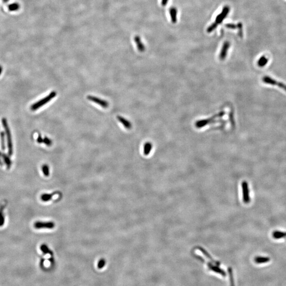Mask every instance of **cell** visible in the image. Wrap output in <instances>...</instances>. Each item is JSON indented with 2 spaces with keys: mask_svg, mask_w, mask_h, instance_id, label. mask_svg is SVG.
Listing matches in <instances>:
<instances>
[{
  "mask_svg": "<svg viewBox=\"0 0 286 286\" xmlns=\"http://www.w3.org/2000/svg\"><path fill=\"white\" fill-rule=\"evenodd\" d=\"M229 12V7L227 6L224 7L222 12L220 13V14H218L216 17L215 22L212 24L211 26L209 27L208 28H207V32L211 33V32L214 31L217 28L218 25L219 24H221L222 21L226 18V17H227Z\"/></svg>",
  "mask_w": 286,
  "mask_h": 286,
  "instance_id": "1",
  "label": "cell"
},
{
  "mask_svg": "<svg viewBox=\"0 0 286 286\" xmlns=\"http://www.w3.org/2000/svg\"><path fill=\"white\" fill-rule=\"evenodd\" d=\"M3 126L4 129L5 134L7 136V147H8V154L9 156H11L13 153V144H12V137L11 134L10 130L9 127L7 124V120L5 118H3L2 119Z\"/></svg>",
  "mask_w": 286,
  "mask_h": 286,
  "instance_id": "2",
  "label": "cell"
},
{
  "mask_svg": "<svg viewBox=\"0 0 286 286\" xmlns=\"http://www.w3.org/2000/svg\"><path fill=\"white\" fill-rule=\"evenodd\" d=\"M56 95H57V93H56V92H55V91H52V92L50 93V95L47 96H46L44 98H43L42 99L40 100L39 101L36 102L35 103H33L31 106V110L35 111L36 110L39 109L40 108L42 107L43 106H44L45 104L47 103L48 102H49L51 100H52L56 96Z\"/></svg>",
  "mask_w": 286,
  "mask_h": 286,
  "instance_id": "3",
  "label": "cell"
},
{
  "mask_svg": "<svg viewBox=\"0 0 286 286\" xmlns=\"http://www.w3.org/2000/svg\"><path fill=\"white\" fill-rule=\"evenodd\" d=\"M224 115L225 112L221 111L220 112H219L218 114H216L215 115H214L211 118L206 119H203V120H201L197 121L195 123V126L197 128H201L205 127L206 126L208 125L210 123H212L214 121H215L216 119L219 118V117H222Z\"/></svg>",
  "mask_w": 286,
  "mask_h": 286,
  "instance_id": "4",
  "label": "cell"
},
{
  "mask_svg": "<svg viewBox=\"0 0 286 286\" xmlns=\"http://www.w3.org/2000/svg\"><path fill=\"white\" fill-rule=\"evenodd\" d=\"M262 80L263 82H264L265 84L277 86L286 92V84L280 82H278L277 80L272 78H270L269 76H265L263 78Z\"/></svg>",
  "mask_w": 286,
  "mask_h": 286,
  "instance_id": "5",
  "label": "cell"
},
{
  "mask_svg": "<svg viewBox=\"0 0 286 286\" xmlns=\"http://www.w3.org/2000/svg\"><path fill=\"white\" fill-rule=\"evenodd\" d=\"M55 224L52 222H40L38 221L35 222L33 225L34 227L36 229H41V228H48L52 229L54 228Z\"/></svg>",
  "mask_w": 286,
  "mask_h": 286,
  "instance_id": "6",
  "label": "cell"
},
{
  "mask_svg": "<svg viewBox=\"0 0 286 286\" xmlns=\"http://www.w3.org/2000/svg\"><path fill=\"white\" fill-rule=\"evenodd\" d=\"M87 99L90 101L95 102L97 104H99L100 106L103 108H107L109 106V103L104 100L100 99L99 98L92 96V95H88L87 96Z\"/></svg>",
  "mask_w": 286,
  "mask_h": 286,
  "instance_id": "7",
  "label": "cell"
},
{
  "mask_svg": "<svg viewBox=\"0 0 286 286\" xmlns=\"http://www.w3.org/2000/svg\"><path fill=\"white\" fill-rule=\"evenodd\" d=\"M242 190H243V200L244 202L248 203L250 201V197L249 194L248 184L246 181H243L242 184Z\"/></svg>",
  "mask_w": 286,
  "mask_h": 286,
  "instance_id": "8",
  "label": "cell"
},
{
  "mask_svg": "<svg viewBox=\"0 0 286 286\" xmlns=\"http://www.w3.org/2000/svg\"><path fill=\"white\" fill-rule=\"evenodd\" d=\"M231 46V44L229 41H225L224 44L222 45V50H220V54L219 55V58L220 61H224L225 59L227 56L228 50H229Z\"/></svg>",
  "mask_w": 286,
  "mask_h": 286,
  "instance_id": "9",
  "label": "cell"
},
{
  "mask_svg": "<svg viewBox=\"0 0 286 286\" xmlns=\"http://www.w3.org/2000/svg\"><path fill=\"white\" fill-rule=\"evenodd\" d=\"M117 118L120 122L121 124L123 125L125 128L127 129H130L132 128V124L131 123L130 121L126 119L125 118L121 116H117Z\"/></svg>",
  "mask_w": 286,
  "mask_h": 286,
  "instance_id": "10",
  "label": "cell"
},
{
  "mask_svg": "<svg viewBox=\"0 0 286 286\" xmlns=\"http://www.w3.org/2000/svg\"><path fill=\"white\" fill-rule=\"evenodd\" d=\"M208 266L209 269L211 270H213V271L214 272H217L219 274H222L223 277H225L226 276V273L225 272V271H224L222 270L220 268H219V267H218L217 266H215L214 265H212L211 263H208Z\"/></svg>",
  "mask_w": 286,
  "mask_h": 286,
  "instance_id": "11",
  "label": "cell"
},
{
  "mask_svg": "<svg viewBox=\"0 0 286 286\" xmlns=\"http://www.w3.org/2000/svg\"><path fill=\"white\" fill-rule=\"evenodd\" d=\"M169 12L172 23L175 24L177 21V10L175 7H171L169 10Z\"/></svg>",
  "mask_w": 286,
  "mask_h": 286,
  "instance_id": "12",
  "label": "cell"
},
{
  "mask_svg": "<svg viewBox=\"0 0 286 286\" xmlns=\"http://www.w3.org/2000/svg\"><path fill=\"white\" fill-rule=\"evenodd\" d=\"M1 157L3 159L4 162L5 164L7 166V169H9L10 168H11V165H12V162H11V160L10 159L9 155H7V154L2 153Z\"/></svg>",
  "mask_w": 286,
  "mask_h": 286,
  "instance_id": "13",
  "label": "cell"
},
{
  "mask_svg": "<svg viewBox=\"0 0 286 286\" xmlns=\"http://www.w3.org/2000/svg\"><path fill=\"white\" fill-rule=\"evenodd\" d=\"M152 144L150 142H146L144 145V154L145 155H149L152 149Z\"/></svg>",
  "mask_w": 286,
  "mask_h": 286,
  "instance_id": "14",
  "label": "cell"
},
{
  "mask_svg": "<svg viewBox=\"0 0 286 286\" xmlns=\"http://www.w3.org/2000/svg\"><path fill=\"white\" fill-rule=\"evenodd\" d=\"M4 209L5 206L4 205L0 206V227L3 226L5 223Z\"/></svg>",
  "mask_w": 286,
  "mask_h": 286,
  "instance_id": "15",
  "label": "cell"
},
{
  "mask_svg": "<svg viewBox=\"0 0 286 286\" xmlns=\"http://www.w3.org/2000/svg\"><path fill=\"white\" fill-rule=\"evenodd\" d=\"M269 59L265 56H262L260 58L258 61V65L260 67H262L267 64Z\"/></svg>",
  "mask_w": 286,
  "mask_h": 286,
  "instance_id": "16",
  "label": "cell"
},
{
  "mask_svg": "<svg viewBox=\"0 0 286 286\" xmlns=\"http://www.w3.org/2000/svg\"><path fill=\"white\" fill-rule=\"evenodd\" d=\"M55 194V193H52V194H44L41 195L40 199H41V200L42 201H44V202L50 201V200L52 199V197L54 196Z\"/></svg>",
  "mask_w": 286,
  "mask_h": 286,
  "instance_id": "17",
  "label": "cell"
},
{
  "mask_svg": "<svg viewBox=\"0 0 286 286\" xmlns=\"http://www.w3.org/2000/svg\"><path fill=\"white\" fill-rule=\"evenodd\" d=\"M198 248L199 249V250H200V251H201V252L203 253V254L206 256L207 258H208V259H210V260H211L213 263H214L216 264L217 265H220V263H219V262H217V261H216L215 260H214L213 258L211 257V255L209 254V253H208L207 251H205V249L201 248Z\"/></svg>",
  "mask_w": 286,
  "mask_h": 286,
  "instance_id": "18",
  "label": "cell"
},
{
  "mask_svg": "<svg viewBox=\"0 0 286 286\" xmlns=\"http://www.w3.org/2000/svg\"><path fill=\"white\" fill-rule=\"evenodd\" d=\"M270 258L267 257H262V256H257L255 258L254 261L256 263H265L270 261Z\"/></svg>",
  "mask_w": 286,
  "mask_h": 286,
  "instance_id": "19",
  "label": "cell"
},
{
  "mask_svg": "<svg viewBox=\"0 0 286 286\" xmlns=\"http://www.w3.org/2000/svg\"><path fill=\"white\" fill-rule=\"evenodd\" d=\"M273 236L274 239H279L286 237V232L275 231L273 233Z\"/></svg>",
  "mask_w": 286,
  "mask_h": 286,
  "instance_id": "20",
  "label": "cell"
},
{
  "mask_svg": "<svg viewBox=\"0 0 286 286\" xmlns=\"http://www.w3.org/2000/svg\"><path fill=\"white\" fill-rule=\"evenodd\" d=\"M20 9V5L18 3H13L8 5V10L10 11H16Z\"/></svg>",
  "mask_w": 286,
  "mask_h": 286,
  "instance_id": "21",
  "label": "cell"
},
{
  "mask_svg": "<svg viewBox=\"0 0 286 286\" xmlns=\"http://www.w3.org/2000/svg\"><path fill=\"white\" fill-rule=\"evenodd\" d=\"M0 138H1V146L3 151L5 149V132H0Z\"/></svg>",
  "mask_w": 286,
  "mask_h": 286,
  "instance_id": "22",
  "label": "cell"
},
{
  "mask_svg": "<svg viewBox=\"0 0 286 286\" xmlns=\"http://www.w3.org/2000/svg\"><path fill=\"white\" fill-rule=\"evenodd\" d=\"M41 170L44 174L46 177H48L50 175V168L47 164H44L41 166Z\"/></svg>",
  "mask_w": 286,
  "mask_h": 286,
  "instance_id": "23",
  "label": "cell"
},
{
  "mask_svg": "<svg viewBox=\"0 0 286 286\" xmlns=\"http://www.w3.org/2000/svg\"><path fill=\"white\" fill-rule=\"evenodd\" d=\"M40 250L44 254L52 253V251H50L49 248H48V246L45 244H42L40 246Z\"/></svg>",
  "mask_w": 286,
  "mask_h": 286,
  "instance_id": "24",
  "label": "cell"
},
{
  "mask_svg": "<svg viewBox=\"0 0 286 286\" xmlns=\"http://www.w3.org/2000/svg\"><path fill=\"white\" fill-rule=\"evenodd\" d=\"M228 273H229L231 286H235V285H234V277H233V272H232V269H231V268H228Z\"/></svg>",
  "mask_w": 286,
  "mask_h": 286,
  "instance_id": "25",
  "label": "cell"
},
{
  "mask_svg": "<svg viewBox=\"0 0 286 286\" xmlns=\"http://www.w3.org/2000/svg\"><path fill=\"white\" fill-rule=\"evenodd\" d=\"M106 265V260L104 259H101L99 261L98 263V269H101L104 267V265Z\"/></svg>",
  "mask_w": 286,
  "mask_h": 286,
  "instance_id": "26",
  "label": "cell"
},
{
  "mask_svg": "<svg viewBox=\"0 0 286 286\" xmlns=\"http://www.w3.org/2000/svg\"><path fill=\"white\" fill-rule=\"evenodd\" d=\"M43 143L48 146H50L52 144V140H50L49 138L47 137H45L44 138H43Z\"/></svg>",
  "mask_w": 286,
  "mask_h": 286,
  "instance_id": "27",
  "label": "cell"
},
{
  "mask_svg": "<svg viewBox=\"0 0 286 286\" xmlns=\"http://www.w3.org/2000/svg\"><path fill=\"white\" fill-rule=\"evenodd\" d=\"M37 141L38 143H40H40H43V138L40 135H39V136H38L37 139Z\"/></svg>",
  "mask_w": 286,
  "mask_h": 286,
  "instance_id": "28",
  "label": "cell"
},
{
  "mask_svg": "<svg viewBox=\"0 0 286 286\" xmlns=\"http://www.w3.org/2000/svg\"><path fill=\"white\" fill-rule=\"evenodd\" d=\"M168 1V0H162V4L163 5V6H166V5L167 4Z\"/></svg>",
  "mask_w": 286,
  "mask_h": 286,
  "instance_id": "29",
  "label": "cell"
},
{
  "mask_svg": "<svg viewBox=\"0 0 286 286\" xmlns=\"http://www.w3.org/2000/svg\"><path fill=\"white\" fill-rule=\"evenodd\" d=\"M2 152H1V151H0V157L2 156ZM2 162L1 161V158H0V166H2Z\"/></svg>",
  "mask_w": 286,
  "mask_h": 286,
  "instance_id": "30",
  "label": "cell"
},
{
  "mask_svg": "<svg viewBox=\"0 0 286 286\" xmlns=\"http://www.w3.org/2000/svg\"><path fill=\"white\" fill-rule=\"evenodd\" d=\"M2 67L0 65V75L2 73Z\"/></svg>",
  "mask_w": 286,
  "mask_h": 286,
  "instance_id": "31",
  "label": "cell"
},
{
  "mask_svg": "<svg viewBox=\"0 0 286 286\" xmlns=\"http://www.w3.org/2000/svg\"><path fill=\"white\" fill-rule=\"evenodd\" d=\"M2 1L4 3H7L9 1V0H2Z\"/></svg>",
  "mask_w": 286,
  "mask_h": 286,
  "instance_id": "32",
  "label": "cell"
}]
</instances>
